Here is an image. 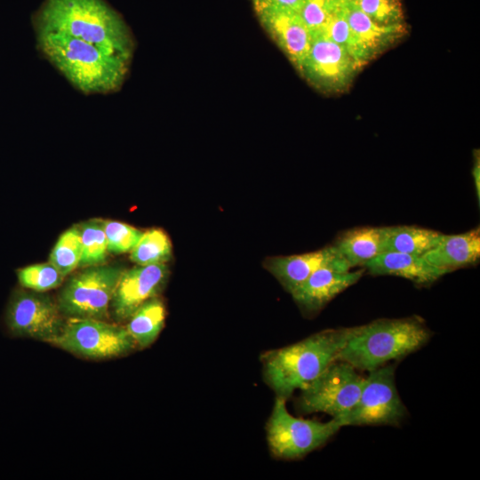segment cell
<instances>
[{"label": "cell", "instance_id": "cell-1", "mask_svg": "<svg viewBox=\"0 0 480 480\" xmlns=\"http://www.w3.org/2000/svg\"><path fill=\"white\" fill-rule=\"evenodd\" d=\"M35 31L83 40L131 62L134 40L122 15L105 0H44L33 15Z\"/></svg>", "mask_w": 480, "mask_h": 480}, {"label": "cell", "instance_id": "cell-2", "mask_svg": "<svg viewBox=\"0 0 480 480\" xmlns=\"http://www.w3.org/2000/svg\"><path fill=\"white\" fill-rule=\"evenodd\" d=\"M35 32L38 50L76 90L91 95L111 94L122 88L131 62L83 40Z\"/></svg>", "mask_w": 480, "mask_h": 480}, {"label": "cell", "instance_id": "cell-3", "mask_svg": "<svg viewBox=\"0 0 480 480\" xmlns=\"http://www.w3.org/2000/svg\"><path fill=\"white\" fill-rule=\"evenodd\" d=\"M431 336L426 322L418 316L376 319L350 327L337 359L357 371L371 372L418 351Z\"/></svg>", "mask_w": 480, "mask_h": 480}, {"label": "cell", "instance_id": "cell-4", "mask_svg": "<svg viewBox=\"0 0 480 480\" xmlns=\"http://www.w3.org/2000/svg\"><path fill=\"white\" fill-rule=\"evenodd\" d=\"M350 327L326 329L263 356V374L276 396L287 399L337 360Z\"/></svg>", "mask_w": 480, "mask_h": 480}, {"label": "cell", "instance_id": "cell-5", "mask_svg": "<svg viewBox=\"0 0 480 480\" xmlns=\"http://www.w3.org/2000/svg\"><path fill=\"white\" fill-rule=\"evenodd\" d=\"M364 380L356 368L337 359L300 389L296 405L301 412H323L340 422L355 407Z\"/></svg>", "mask_w": 480, "mask_h": 480}, {"label": "cell", "instance_id": "cell-6", "mask_svg": "<svg viewBox=\"0 0 480 480\" xmlns=\"http://www.w3.org/2000/svg\"><path fill=\"white\" fill-rule=\"evenodd\" d=\"M123 271L117 265L100 264L85 267L72 275L58 297L61 314L68 318H107Z\"/></svg>", "mask_w": 480, "mask_h": 480}, {"label": "cell", "instance_id": "cell-7", "mask_svg": "<svg viewBox=\"0 0 480 480\" xmlns=\"http://www.w3.org/2000/svg\"><path fill=\"white\" fill-rule=\"evenodd\" d=\"M286 399L276 396L267 426L268 444L272 453L293 460L324 445L342 427L335 419L326 422L298 418L286 407Z\"/></svg>", "mask_w": 480, "mask_h": 480}, {"label": "cell", "instance_id": "cell-8", "mask_svg": "<svg viewBox=\"0 0 480 480\" xmlns=\"http://www.w3.org/2000/svg\"><path fill=\"white\" fill-rule=\"evenodd\" d=\"M396 364L368 372L353 410L341 420L348 426H399L407 415L395 381Z\"/></svg>", "mask_w": 480, "mask_h": 480}, {"label": "cell", "instance_id": "cell-9", "mask_svg": "<svg viewBox=\"0 0 480 480\" xmlns=\"http://www.w3.org/2000/svg\"><path fill=\"white\" fill-rule=\"evenodd\" d=\"M52 344L92 359L124 356L136 347L126 328L92 318H68Z\"/></svg>", "mask_w": 480, "mask_h": 480}, {"label": "cell", "instance_id": "cell-10", "mask_svg": "<svg viewBox=\"0 0 480 480\" xmlns=\"http://www.w3.org/2000/svg\"><path fill=\"white\" fill-rule=\"evenodd\" d=\"M50 296L35 291L16 290L8 301L4 323L10 335L52 343L65 322Z\"/></svg>", "mask_w": 480, "mask_h": 480}, {"label": "cell", "instance_id": "cell-11", "mask_svg": "<svg viewBox=\"0 0 480 480\" xmlns=\"http://www.w3.org/2000/svg\"><path fill=\"white\" fill-rule=\"evenodd\" d=\"M363 67L326 35L311 36L309 49L298 70L316 89L324 93L348 90Z\"/></svg>", "mask_w": 480, "mask_h": 480}, {"label": "cell", "instance_id": "cell-12", "mask_svg": "<svg viewBox=\"0 0 480 480\" xmlns=\"http://www.w3.org/2000/svg\"><path fill=\"white\" fill-rule=\"evenodd\" d=\"M168 275L165 263L137 265L124 269L110 302L116 319L128 320L144 302L157 297Z\"/></svg>", "mask_w": 480, "mask_h": 480}, {"label": "cell", "instance_id": "cell-13", "mask_svg": "<svg viewBox=\"0 0 480 480\" xmlns=\"http://www.w3.org/2000/svg\"><path fill=\"white\" fill-rule=\"evenodd\" d=\"M351 269L344 263L323 266L291 295L303 312L317 313L337 295L356 284L364 272V268Z\"/></svg>", "mask_w": 480, "mask_h": 480}, {"label": "cell", "instance_id": "cell-14", "mask_svg": "<svg viewBox=\"0 0 480 480\" xmlns=\"http://www.w3.org/2000/svg\"><path fill=\"white\" fill-rule=\"evenodd\" d=\"M257 15L272 39L299 70L311 43L309 31L300 12L268 10Z\"/></svg>", "mask_w": 480, "mask_h": 480}, {"label": "cell", "instance_id": "cell-15", "mask_svg": "<svg viewBox=\"0 0 480 480\" xmlns=\"http://www.w3.org/2000/svg\"><path fill=\"white\" fill-rule=\"evenodd\" d=\"M338 263L347 264L332 244L300 254L269 257L264 267L292 294L316 269Z\"/></svg>", "mask_w": 480, "mask_h": 480}, {"label": "cell", "instance_id": "cell-16", "mask_svg": "<svg viewBox=\"0 0 480 480\" xmlns=\"http://www.w3.org/2000/svg\"><path fill=\"white\" fill-rule=\"evenodd\" d=\"M340 4L365 64L407 33L406 24L380 25L364 13L351 0H340Z\"/></svg>", "mask_w": 480, "mask_h": 480}, {"label": "cell", "instance_id": "cell-17", "mask_svg": "<svg viewBox=\"0 0 480 480\" xmlns=\"http://www.w3.org/2000/svg\"><path fill=\"white\" fill-rule=\"evenodd\" d=\"M364 267L372 276L403 277L420 286H428L447 274L429 264L422 256L397 252H382Z\"/></svg>", "mask_w": 480, "mask_h": 480}, {"label": "cell", "instance_id": "cell-18", "mask_svg": "<svg viewBox=\"0 0 480 480\" xmlns=\"http://www.w3.org/2000/svg\"><path fill=\"white\" fill-rule=\"evenodd\" d=\"M422 257L446 273L476 264L480 258V228L456 235L442 234L436 246Z\"/></svg>", "mask_w": 480, "mask_h": 480}, {"label": "cell", "instance_id": "cell-19", "mask_svg": "<svg viewBox=\"0 0 480 480\" xmlns=\"http://www.w3.org/2000/svg\"><path fill=\"white\" fill-rule=\"evenodd\" d=\"M383 227H359L342 232L333 245L350 268L364 266L383 252Z\"/></svg>", "mask_w": 480, "mask_h": 480}, {"label": "cell", "instance_id": "cell-20", "mask_svg": "<svg viewBox=\"0 0 480 480\" xmlns=\"http://www.w3.org/2000/svg\"><path fill=\"white\" fill-rule=\"evenodd\" d=\"M383 252L423 256L438 243L443 233L416 226L383 227Z\"/></svg>", "mask_w": 480, "mask_h": 480}, {"label": "cell", "instance_id": "cell-21", "mask_svg": "<svg viewBox=\"0 0 480 480\" xmlns=\"http://www.w3.org/2000/svg\"><path fill=\"white\" fill-rule=\"evenodd\" d=\"M126 330L140 348L150 346L162 331L165 308L157 297L144 302L128 319Z\"/></svg>", "mask_w": 480, "mask_h": 480}, {"label": "cell", "instance_id": "cell-22", "mask_svg": "<svg viewBox=\"0 0 480 480\" xmlns=\"http://www.w3.org/2000/svg\"><path fill=\"white\" fill-rule=\"evenodd\" d=\"M172 257V244L168 236L159 228L142 233L131 251L130 259L137 265L165 263Z\"/></svg>", "mask_w": 480, "mask_h": 480}, {"label": "cell", "instance_id": "cell-23", "mask_svg": "<svg viewBox=\"0 0 480 480\" xmlns=\"http://www.w3.org/2000/svg\"><path fill=\"white\" fill-rule=\"evenodd\" d=\"M78 227L82 240V256L78 267L104 264L108 252L104 220L91 219Z\"/></svg>", "mask_w": 480, "mask_h": 480}, {"label": "cell", "instance_id": "cell-24", "mask_svg": "<svg viewBox=\"0 0 480 480\" xmlns=\"http://www.w3.org/2000/svg\"><path fill=\"white\" fill-rule=\"evenodd\" d=\"M82 256V240L78 225L64 231L53 246L49 261L65 277L79 265Z\"/></svg>", "mask_w": 480, "mask_h": 480}, {"label": "cell", "instance_id": "cell-25", "mask_svg": "<svg viewBox=\"0 0 480 480\" xmlns=\"http://www.w3.org/2000/svg\"><path fill=\"white\" fill-rule=\"evenodd\" d=\"M17 277L22 287L39 292L60 286L64 279L50 261L21 268L17 270Z\"/></svg>", "mask_w": 480, "mask_h": 480}, {"label": "cell", "instance_id": "cell-26", "mask_svg": "<svg viewBox=\"0 0 480 480\" xmlns=\"http://www.w3.org/2000/svg\"><path fill=\"white\" fill-rule=\"evenodd\" d=\"M326 36L344 48L362 67L365 65L361 52L345 17L340 0L336 1Z\"/></svg>", "mask_w": 480, "mask_h": 480}, {"label": "cell", "instance_id": "cell-27", "mask_svg": "<svg viewBox=\"0 0 480 480\" xmlns=\"http://www.w3.org/2000/svg\"><path fill=\"white\" fill-rule=\"evenodd\" d=\"M375 22L394 26L405 24L401 0H351Z\"/></svg>", "mask_w": 480, "mask_h": 480}, {"label": "cell", "instance_id": "cell-28", "mask_svg": "<svg viewBox=\"0 0 480 480\" xmlns=\"http://www.w3.org/2000/svg\"><path fill=\"white\" fill-rule=\"evenodd\" d=\"M337 0H305L300 15L308 28L310 36L326 35Z\"/></svg>", "mask_w": 480, "mask_h": 480}, {"label": "cell", "instance_id": "cell-29", "mask_svg": "<svg viewBox=\"0 0 480 480\" xmlns=\"http://www.w3.org/2000/svg\"><path fill=\"white\" fill-rule=\"evenodd\" d=\"M107 248L114 253L131 252L142 236V231L126 223L104 220Z\"/></svg>", "mask_w": 480, "mask_h": 480}, {"label": "cell", "instance_id": "cell-30", "mask_svg": "<svg viewBox=\"0 0 480 480\" xmlns=\"http://www.w3.org/2000/svg\"><path fill=\"white\" fill-rule=\"evenodd\" d=\"M256 13L268 10L300 12L305 0H252Z\"/></svg>", "mask_w": 480, "mask_h": 480}, {"label": "cell", "instance_id": "cell-31", "mask_svg": "<svg viewBox=\"0 0 480 480\" xmlns=\"http://www.w3.org/2000/svg\"><path fill=\"white\" fill-rule=\"evenodd\" d=\"M476 160L474 163V168H473V177L476 186V191L477 194V199H480V163H479V154L477 153V156H475Z\"/></svg>", "mask_w": 480, "mask_h": 480}]
</instances>
